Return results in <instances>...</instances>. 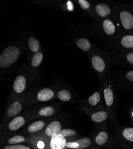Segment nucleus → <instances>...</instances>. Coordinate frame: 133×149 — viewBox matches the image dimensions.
Segmentation results:
<instances>
[{
  "label": "nucleus",
  "instance_id": "obj_2",
  "mask_svg": "<svg viewBox=\"0 0 133 149\" xmlns=\"http://www.w3.org/2000/svg\"><path fill=\"white\" fill-rule=\"evenodd\" d=\"M120 22L124 29L132 30L133 29V15L130 11L123 10L119 13Z\"/></svg>",
  "mask_w": 133,
  "mask_h": 149
},
{
  "label": "nucleus",
  "instance_id": "obj_22",
  "mask_svg": "<svg viewBox=\"0 0 133 149\" xmlns=\"http://www.w3.org/2000/svg\"><path fill=\"white\" fill-rule=\"evenodd\" d=\"M100 100V94L98 92H95L93 94L88 98V102L92 106H94L97 104Z\"/></svg>",
  "mask_w": 133,
  "mask_h": 149
},
{
  "label": "nucleus",
  "instance_id": "obj_26",
  "mask_svg": "<svg viewBox=\"0 0 133 149\" xmlns=\"http://www.w3.org/2000/svg\"><path fill=\"white\" fill-rule=\"evenodd\" d=\"M58 134H61L62 135L65 136V137H66V136H72V135H75L76 132L74 130L63 129V130H61L59 131Z\"/></svg>",
  "mask_w": 133,
  "mask_h": 149
},
{
  "label": "nucleus",
  "instance_id": "obj_31",
  "mask_svg": "<svg viewBox=\"0 0 133 149\" xmlns=\"http://www.w3.org/2000/svg\"><path fill=\"white\" fill-rule=\"evenodd\" d=\"M125 77L128 81L131 82H133V70L128 71L126 73Z\"/></svg>",
  "mask_w": 133,
  "mask_h": 149
},
{
  "label": "nucleus",
  "instance_id": "obj_7",
  "mask_svg": "<svg viewBox=\"0 0 133 149\" xmlns=\"http://www.w3.org/2000/svg\"><path fill=\"white\" fill-rule=\"evenodd\" d=\"M54 97V92L50 88H44L40 90L37 95L40 102H47Z\"/></svg>",
  "mask_w": 133,
  "mask_h": 149
},
{
  "label": "nucleus",
  "instance_id": "obj_4",
  "mask_svg": "<svg viewBox=\"0 0 133 149\" xmlns=\"http://www.w3.org/2000/svg\"><path fill=\"white\" fill-rule=\"evenodd\" d=\"M91 64L94 70L99 73L103 72L106 68V63L103 58L99 55H94L92 57Z\"/></svg>",
  "mask_w": 133,
  "mask_h": 149
},
{
  "label": "nucleus",
  "instance_id": "obj_21",
  "mask_svg": "<svg viewBox=\"0 0 133 149\" xmlns=\"http://www.w3.org/2000/svg\"><path fill=\"white\" fill-rule=\"evenodd\" d=\"M43 58V55L41 53L38 52L35 53L32 59V65L33 67H37L39 66Z\"/></svg>",
  "mask_w": 133,
  "mask_h": 149
},
{
  "label": "nucleus",
  "instance_id": "obj_1",
  "mask_svg": "<svg viewBox=\"0 0 133 149\" xmlns=\"http://www.w3.org/2000/svg\"><path fill=\"white\" fill-rule=\"evenodd\" d=\"M20 51L17 47L10 46L4 49L0 55V66L6 68L13 65L18 58Z\"/></svg>",
  "mask_w": 133,
  "mask_h": 149
},
{
  "label": "nucleus",
  "instance_id": "obj_9",
  "mask_svg": "<svg viewBox=\"0 0 133 149\" xmlns=\"http://www.w3.org/2000/svg\"><path fill=\"white\" fill-rule=\"evenodd\" d=\"M22 109V105L19 102H15L8 108L7 114L8 116L12 118L17 116Z\"/></svg>",
  "mask_w": 133,
  "mask_h": 149
},
{
  "label": "nucleus",
  "instance_id": "obj_24",
  "mask_svg": "<svg viewBox=\"0 0 133 149\" xmlns=\"http://www.w3.org/2000/svg\"><path fill=\"white\" fill-rule=\"evenodd\" d=\"M79 145V149L86 148L91 144V140L88 138H84L76 141Z\"/></svg>",
  "mask_w": 133,
  "mask_h": 149
},
{
  "label": "nucleus",
  "instance_id": "obj_30",
  "mask_svg": "<svg viewBox=\"0 0 133 149\" xmlns=\"http://www.w3.org/2000/svg\"><path fill=\"white\" fill-rule=\"evenodd\" d=\"M126 58L130 64L133 65V52L128 53L126 56Z\"/></svg>",
  "mask_w": 133,
  "mask_h": 149
},
{
  "label": "nucleus",
  "instance_id": "obj_13",
  "mask_svg": "<svg viewBox=\"0 0 133 149\" xmlns=\"http://www.w3.org/2000/svg\"><path fill=\"white\" fill-rule=\"evenodd\" d=\"M121 45L127 49H133V35L124 36L120 40Z\"/></svg>",
  "mask_w": 133,
  "mask_h": 149
},
{
  "label": "nucleus",
  "instance_id": "obj_19",
  "mask_svg": "<svg viewBox=\"0 0 133 149\" xmlns=\"http://www.w3.org/2000/svg\"><path fill=\"white\" fill-rule=\"evenodd\" d=\"M57 97L60 100L63 102H68L71 98V94L69 91L63 90L58 93Z\"/></svg>",
  "mask_w": 133,
  "mask_h": 149
},
{
  "label": "nucleus",
  "instance_id": "obj_14",
  "mask_svg": "<svg viewBox=\"0 0 133 149\" xmlns=\"http://www.w3.org/2000/svg\"><path fill=\"white\" fill-rule=\"evenodd\" d=\"M108 117L107 113L104 111H99L91 115V120L94 122H101L105 120Z\"/></svg>",
  "mask_w": 133,
  "mask_h": 149
},
{
  "label": "nucleus",
  "instance_id": "obj_12",
  "mask_svg": "<svg viewBox=\"0 0 133 149\" xmlns=\"http://www.w3.org/2000/svg\"><path fill=\"white\" fill-rule=\"evenodd\" d=\"M103 95L104 97V100L106 104L109 107L111 106L114 101V92L111 88H106L103 91Z\"/></svg>",
  "mask_w": 133,
  "mask_h": 149
},
{
  "label": "nucleus",
  "instance_id": "obj_11",
  "mask_svg": "<svg viewBox=\"0 0 133 149\" xmlns=\"http://www.w3.org/2000/svg\"><path fill=\"white\" fill-rule=\"evenodd\" d=\"M103 28L107 35H112L116 31V27L113 22L109 19H105L103 22Z\"/></svg>",
  "mask_w": 133,
  "mask_h": 149
},
{
  "label": "nucleus",
  "instance_id": "obj_18",
  "mask_svg": "<svg viewBox=\"0 0 133 149\" xmlns=\"http://www.w3.org/2000/svg\"><path fill=\"white\" fill-rule=\"evenodd\" d=\"M108 140V134L104 131H102L98 134L95 137V142L98 145H103Z\"/></svg>",
  "mask_w": 133,
  "mask_h": 149
},
{
  "label": "nucleus",
  "instance_id": "obj_23",
  "mask_svg": "<svg viewBox=\"0 0 133 149\" xmlns=\"http://www.w3.org/2000/svg\"><path fill=\"white\" fill-rule=\"evenodd\" d=\"M123 135L128 141L133 142V128H127L123 131Z\"/></svg>",
  "mask_w": 133,
  "mask_h": 149
},
{
  "label": "nucleus",
  "instance_id": "obj_32",
  "mask_svg": "<svg viewBox=\"0 0 133 149\" xmlns=\"http://www.w3.org/2000/svg\"><path fill=\"white\" fill-rule=\"evenodd\" d=\"M38 146V147H39V148H42V147H44V144H43V143H42V142H41V141H40V142H39Z\"/></svg>",
  "mask_w": 133,
  "mask_h": 149
},
{
  "label": "nucleus",
  "instance_id": "obj_25",
  "mask_svg": "<svg viewBox=\"0 0 133 149\" xmlns=\"http://www.w3.org/2000/svg\"><path fill=\"white\" fill-rule=\"evenodd\" d=\"M25 141V138L21 135H16L15 136L10 139L8 141L9 144H16L20 143H22Z\"/></svg>",
  "mask_w": 133,
  "mask_h": 149
},
{
  "label": "nucleus",
  "instance_id": "obj_20",
  "mask_svg": "<svg viewBox=\"0 0 133 149\" xmlns=\"http://www.w3.org/2000/svg\"><path fill=\"white\" fill-rule=\"evenodd\" d=\"M54 113V109L51 106H46L41 108L39 111V114L42 116H50Z\"/></svg>",
  "mask_w": 133,
  "mask_h": 149
},
{
  "label": "nucleus",
  "instance_id": "obj_6",
  "mask_svg": "<svg viewBox=\"0 0 133 149\" xmlns=\"http://www.w3.org/2000/svg\"><path fill=\"white\" fill-rule=\"evenodd\" d=\"M13 89L17 93H22L24 90H25L26 88V79L25 78L20 75L18 76L14 83H13Z\"/></svg>",
  "mask_w": 133,
  "mask_h": 149
},
{
  "label": "nucleus",
  "instance_id": "obj_29",
  "mask_svg": "<svg viewBox=\"0 0 133 149\" xmlns=\"http://www.w3.org/2000/svg\"><path fill=\"white\" fill-rule=\"evenodd\" d=\"M66 147L69 148L79 149V145H78V144L76 141H74V142H68V143H66Z\"/></svg>",
  "mask_w": 133,
  "mask_h": 149
},
{
  "label": "nucleus",
  "instance_id": "obj_17",
  "mask_svg": "<svg viewBox=\"0 0 133 149\" xmlns=\"http://www.w3.org/2000/svg\"><path fill=\"white\" fill-rule=\"evenodd\" d=\"M28 44L29 46V48L31 50L33 53H38L40 50V45L38 40L33 38V37H31L28 40Z\"/></svg>",
  "mask_w": 133,
  "mask_h": 149
},
{
  "label": "nucleus",
  "instance_id": "obj_5",
  "mask_svg": "<svg viewBox=\"0 0 133 149\" xmlns=\"http://www.w3.org/2000/svg\"><path fill=\"white\" fill-rule=\"evenodd\" d=\"M61 124L58 121H53L48 125L45 129L47 135L52 136L53 135L58 134L61 130Z\"/></svg>",
  "mask_w": 133,
  "mask_h": 149
},
{
  "label": "nucleus",
  "instance_id": "obj_16",
  "mask_svg": "<svg viewBox=\"0 0 133 149\" xmlns=\"http://www.w3.org/2000/svg\"><path fill=\"white\" fill-rule=\"evenodd\" d=\"M45 126V123L42 120L35 121L31 123L28 127V131L30 132H35L41 130Z\"/></svg>",
  "mask_w": 133,
  "mask_h": 149
},
{
  "label": "nucleus",
  "instance_id": "obj_10",
  "mask_svg": "<svg viewBox=\"0 0 133 149\" xmlns=\"http://www.w3.org/2000/svg\"><path fill=\"white\" fill-rule=\"evenodd\" d=\"M25 123V120L22 116H17L8 124V128L11 131H16L22 127Z\"/></svg>",
  "mask_w": 133,
  "mask_h": 149
},
{
  "label": "nucleus",
  "instance_id": "obj_28",
  "mask_svg": "<svg viewBox=\"0 0 133 149\" xmlns=\"http://www.w3.org/2000/svg\"><path fill=\"white\" fill-rule=\"evenodd\" d=\"M81 8L84 10H87L90 8V3L86 0H79L78 1Z\"/></svg>",
  "mask_w": 133,
  "mask_h": 149
},
{
  "label": "nucleus",
  "instance_id": "obj_33",
  "mask_svg": "<svg viewBox=\"0 0 133 149\" xmlns=\"http://www.w3.org/2000/svg\"><path fill=\"white\" fill-rule=\"evenodd\" d=\"M94 149H99V148H94Z\"/></svg>",
  "mask_w": 133,
  "mask_h": 149
},
{
  "label": "nucleus",
  "instance_id": "obj_3",
  "mask_svg": "<svg viewBox=\"0 0 133 149\" xmlns=\"http://www.w3.org/2000/svg\"><path fill=\"white\" fill-rule=\"evenodd\" d=\"M66 141L65 136L60 134L53 135L50 140V147L52 149H63L66 147Z\"/></svg>",
  "mask_w": 133,
  "mask_h": 149
},
{
  "label": "nucleus",
  "instance_id": "obj_27",
  "mask_svg": "<svg viewBox=\"0 0 133 149\" xmlns=\"http://www.w3.org/2000/svg\"><path fill=\"white\" fill-rule=\"evenodd\" d=\"M4 149H31L29 147L25 145H10L4 147Z\"/></svg>",
  "mask_w": 133,
  "mask_h": 149
},
{
  "label": "nucleus",
  "instance_id": "obj_8",
  "mask_svg": "<svg viewBox=\"0 0 133 149\" xmlns=\"http://www.w3.org/2000/svg\"><path fill=\"white\" fill-rule=\"evenodd\" d=\"M95 11L97 15L101 17H106L111 13L110 7L106 4H99L96 5Z\"/></svg>",
  "mask_w": 133,
  "mask_h": 149
},
{
  "label": "nucleus",
  "instance_id": "obj_15",
  "mask_svg": "<svg viewBox=\"0 0 133 149\" xmlns=\"http://www.w3.org/2000/svg\"><path fill=\"white\" fill-rule=\"evenodd\" d=\"M77 45L84 52H88L91 48L90 42L86 38H80L77 41Z\"/></svg>",
  "mask_w": 133,
  "mask_h": 149
},
{
  "label": "nucleus",
  "instance_id": "obj_34",
  "mask_svg": "<svg viewBox=\"0 0 133 149\" xmlns=\"http://www.w3.org/2000/svg\"><path fill=\"white\" fill-rule=\"evenodd\" d=\"M132 7H133V5H132Z\"/></svg>",
  "mask_w": 133,
  "mask_h": 149
}]
</instances>
